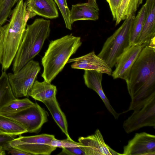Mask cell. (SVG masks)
<instances>
[{
  "instance_id": "1",
  "label": "cell",
  "mask_w": 155,
  "mask_h": 155,
  "mask_svg": "<svg viewBox=\"0 0 155 155\" xmlns=\"http://www.w3.org/2000/svg\"><path fill=\"white\" fill-rule=\"evenodd\" d=\"M126 82L131 101L122 114L139 108L155 95V47L143 48Z\"/></svg>"
},
{
  "instance_id": "2",
  "label": "cell",
  "mask_w": 155,
  "mask_h": 155,
  "mask_svg": "<svg viewBox=\"0 0 155 155\" xmlns=\"http://www.w3.org/2000/svg\"><path fill=\"white\" fill-rule=\"evenodd\" d=\"M81 44V37L72 34L51 41L41 59L44 80L51 83Z\"/></svg>"
},
{
  "instance_id": "3",
  "label": "cell",
  "mask_w": 155,
  "mask_h": 155,
  "mask_svg": "<svg viewBox=\"0 0 155 155\" xmlns=\"http://www.w3.org/2000/svg\"><path fill=\"white\" fill-rule=\"evenodd\" d=\"M50 21L38 18L27 25L22 39L13 61L12 70L15 73L40 52L50 32Z\"/></svg>"
},
{
  "instance_id": "4",
  "label": "cell",
  "mask_w": 155,
  "mask_h": 155,
  "mask_svg": "<svg viewBox=\"0 0 155 155\" xmlns=\"http://www.w3.org/2000/svg\"><path fill=\"white\" fill-rule=\"evenodd\" d=\"M30 18L25 2L23 0H18L10 22L5 25L1 64L2 71H6L13 61L22 41L27 22Z\"/></svg>"
},
{
  "instance_id": "5",
  "label": "cell",
  "mask_w": 155,
  "mask_h": 155,
  "mask_svg": "<svg viewBox=\"0 0 155 155\" xmlns=\"http://www.w3.org/2000/svg\"><path fill=\"white\" fill-rule=\"evenodd\" d=\"M135 14L130 15L105 42L98 56L112 68L120 56L131 45L130 31Z\"/></svg>"
},
{
  "instance_id": "6",
  "label": "cell",
  "mask_w": 155,
  "mask_h": 155,
  "mask_svg": "<svg viewBox=\"0 0 155 155\" xmlns=\"http://www.w3.org/2000/svg\"><path fill=\"white\" fill-rule=\"evenodd\" d=\"M40 70L39 63L32 59L17 72L7 74L10 85L16 98L29 96V92Z\"/></svg>"
},
{
  "instance_id": "7",
  "label": "cell",
  "mask_w": 155,
  "mask_h": 155,
  "mask_svg": "<svg viewBox=\"0 0 155 155\" xmlns=\"http://www.w3.org/2000/svg\"><path fill=\"white\" fill-rule=\"evenodd\" d=\"M54 135L47 134L28 136L21 135L10 141L11 147L20 150L29 155H50L56 147L50 144Z\"/></svg>"
},
{
  "instance_id": "8",
  "label": "cell",
  "mask_w": 155,
  "mask_h": 155,
  "mask_svg": "<svg viewBox=\"0 0 155 155\" xmlns=\"http://www.w3.org/2000/svg\"><path fill=\"white\" fill-rule=\"evenodd\" d=\"M4 116L18 123L27 132L32 133L40 131L48 121V114L45 109L35 103L20 112Z\"/></svg>"
},
{
  "instance_id": "9",
  "label": "cell",
  "mask_w": 155,
  "mask_h": 155,
  "mask_svg": "<svg viewBox=\"0 0 155 155\" xmlns=\"http://www.w3.org/2000/svg\"><path fill=\"white\" fill-rule=\"evenodd\" d=\"M123 123L125 132L130 134L146 127H155V95L141 107L135 109Z\"/></svg>"
},
{
  "instance_id": "10",
  "label": "cell",
  "mask_w": 155,
  "mask_h": 155,
  "mask_svg": "<svg viewBox=\"0 0 155 155\" xmlns=\"http://www.w3.org/2000/svg\"><path fill=\"white\" fill-rule=\"evenodd\" d=\"M123 155H155V136L145 132L136 133L124 147Z\"/></svg>"
},
{
  "instance_id": "11",
  "label": "cell",
  "mask_w": 155,
  "mask_h": 155,
  "mask_svg": "<svg viewBox=\"0 0 155 155\" xmlns=\"http://www.w3.org/2000/svg\"><path fill=\"white\" fill-rule=\"evenodd\" d=\"M145 46L131 45L117 60L115 68L111 75L114 79L120 78L127 81L131 69L143 48Z\"/></svg>"
},
{
  "instance_id": "12",
  "label": "cell",
  "mask_w": 155,
  "mask_h": 155,
  "mask_svg": "<svg viewBox=\"0 0 155 155\" xmlns=\"http://www.w3.org/2000/svg\"><path fill=\"white\" fill-rule=\"evenodd\" d=\"M81 148L85 155H121L105 143L100 130L97 129L94 134L78 139Z\"/></svg>"
},
{
  "instance_id": "13",
  "label": "cell",
  "mask_w": 155,
  "mask_h": 155,
  "mask_svg": "<svg viewBox=\"0 0 155 155\" xmlns=\"http://www.w3.org/2000/svg\"><path fill=\"white\" fill-rule=\"evenodd\" d=\"M72 62L71 68L97 71L111 75L112 68L102 59L93 51L85 55L74 58H70L67 63Z\"/></svg>"
},
{
  "instance_id": "14",
  "label": "cell",
  "mask_w": 155,
  "mask_h": 155,
  "mask_svg": "<svg viewBox=\"0 0 155 155\" xmlns=\"http://www.w3.org/2000/svg\"><path fill=\"white\" fill-rule=\"evenodd\" d=\"M145 18L143 28L136 44L149 45L155 42V0H146Z\"/></svg>"
},
{
  "instance_id": "15",
  "label": "cell",
  "mask_w": 155,
  "mask_h": 155,
  "mask_svg": "<svg viewBox=\"0 0 155 155\" xmlns=\"http://www.w3.org/2000/svg\"><path fill=\"white\" fill-rule=\"evenodd\" d=\"M103 73L97 71L84 70L83 78L87 87L95 91L103 101L107 109L114 118H118L120 114L117 112L112 107L103 91L102 81Z\"/></svg>"
},
{
  "instance_id": "16",
  "label": "cell",
  "mask_w": 155,
  "mask_h": 155,
  "mask_svg": "<svg viewBox=\"0 0 155 155\" xmlns=\"http://www.w3.org/2000/svg\"><path fill=\"white\" fill-rule=\"evenodd\" d=\"M99 12L96 0H87L86 3L73 5L70 10L71 23L72 25L77 21L97 20L99 17Z\"/></svg>"
},
{
  "instance_id": "17",
  "label": "cell",
  "mask_w": 155,
  "mask_h": 155,
  "mask_svg": "<svg viewBox=\"0 0 155 155\" xmlns=\"http://www.w3.org/2000/svg\"><path fill=\"white\" fill-rule=\"evenodd\" d=\"M26 9L31 18L36 15L50 19L57 18L58 13L53 0H26Z\"/></svg>"
},
{
  "instance_id": "18",
  "label": "cell",
  "mask_w": 155,
  "mask_h": 155,
  "mask_svg": "<svg viewBox=\"0 0 155 155\" xmlns=\"http://www.w3.org/2000/svg\"><path fill=\"white\" fill-rule=\"evenodd\" d=\"M56 86L44 80H35L30 90L28 96L42 103L45 101L56 97Z\"/></svg>"
},
{
  "instance_id": "19",
  "label": "cell",
  "mask_w": 155,
  "mask_h": 155,
  "mask_svg": "<svg viewBox=\"0 0 155 155\" xmlns=\"http://www.w3.org/2000/svg\"><path fill=\"white\" fill-rule=\"evenodd\" d=\"M51 114L54 120L65 134L67 138H71L68 130V124L66 116L61 110L56 97L43 102Z\"/></svg>"
},
{
  "instance_id": "20",
  "label": "cell",
  "mask_w": 155,
  "mask_h": 155,
  "mask_svg": "<svg viewBox=\"0 0 155 155\" xmlns=\"http://www.w3.org/2000/svg\"><path fill=\"white\" fill-rule=\"evenodd\" d=\"M27 132L18 123L0 114V135L20 136Z\"/></svg>"
},
{
  "instance_id": "21",
  "label": "cell",
  "mask_w": 155,
  "mask_h": 155,
  "mask_svg": "<svg viewBox=\"0 0 155 155\" xmlns=\"http://www.w3.org/2000/svg\"><path fill=\"white\" fill-rule=\"evenodd\" d=\"M143 0H122L116 14L115 21L117 25L135 12Z\"/></svg>"
},
{
  "instance_id": "22",
  "label": "cell",
  "mask_w": 155,
  "mask_h": 155,
  "mask_svg": "<svg viewBox=\"0 0 155 155\" xmlns=\"http://www.w3.org/2000/svg\"><path fill=\"white\" fill-rule=\"evenodd\" d=\"M16 98L10 85L7 74L2 71L0 76V109Z\"/></svg>"
},
{
  "instance_id": "23",
  "label": "cell",
  "mask_w": 155,
  "mask_h": 155,
  "mask_svg": "<svg viewBox=\"0 0 155 155\" xmlns=\"http://www.w3.org/2000/svg\"><path fill=\"white\" fill-rule=\"evenodd\" d=\"M146 6L144 4L134 19L131 27L130 36V45L136 44L143 26L146 12Z\"/></svg>"
},
{
  "instance_id": "24",
  "label": "cell",
  "mask_w": 155,
  "mask_h": 155,
  "mask_svg": "<svg viewBox=\"0 0 155 155\" xmlns=\"http://www.w3.org/2000/svg\"><path fill=\"white\" fill-rule=\"evenodd\" d=\"M34 104L28 98H15L0 109V114L5 115L20 112Z\"/></svg>"
},
{
  "instance_id": "25",
  "label": "cell",
  "mask_w": 155,
  "mask_h": 155,
  "mask_svg": "<svg viewBox=\"0 0 155 155\" xmlns=\"http://www.w3.org/2000/svg\"><path fill=\"white\" fill-rule=\"evenodd\" d=\"M63 18L66 28L72 29V25L70 20V10L67 4L66 0H54Z\"/></svg>"
},
{
  "instance_id": "26",
  "label": "cell",
  "mask_w": 155,
  "mask_h": 155,
  "mask_svg": "<svg viewBox=\"0 0 155 155\" xmlns=\"http://www.w3.org/2000/svg\"><path fill=\"white\" fill-rule=\"evenodd\" d=\"M18 0H3L0 10V26L5 22L9 16L11 10Z\"/></svg>"
},
{
  "instance_id": "27",
  "label": "cell",
  "mask_w": 155,
  "mask_h": 155,
  "mask_svg": "<svg viewBox=\"0 0 155 155\" xmlns=\"http://www.w3.org/2000/svg\"><path fill=\"white\" fill-rule=\"evenodd\" d=\"M51 146L56 147L62 148L74 147H81L80 143L73 140L71 138H67L66 139L59 140L54 138L50 142Z\"/></svg>"
},
{
  "instance_id": "28",
  "label": "cell",
  "mask_w": 155,
  "mask_h": 155,
  "mask_svg": "<svg viewBox=\"0 0 155 155\" xmlns=\"http://www.w3.org/2000/svg\"><path fill=\"white\" fill-rule=\"evenodd\" d=\"M61 152L58 154L68 155H85L81 147H74L62 148Z\"/></svg>"
},
{
  "instance_id": "29",
  "label": "cell",
  "mask_w": 155,
  "mask_h": 155,
  "mask_svg": "<svg viewBox=\"0 0 155 155\" xmlns=\"http://www.w3.org/2000/svg\"><path fill=\"white\" fill-rule=\"evenodd\" d=\"M122 0H107L108 3L113 19L115 20L116 12L119 8Z\"/></svg>"
},
{
  "instance_id": "30",
  "label": "cell",
  "mask_w": 155,
  "mask_h": 155,
  "mask_svg": "<svg viewBox=\"0 0 155 155\" xmlns=\"http://www.w3.org/2000/svg\"><path fill=\"white\" fill-rule=\"evenodd\" d=\"M16 137L15 136L0 135V145L5 150L7 151L11 147L9 144V142Z\"/></svg>"
},
{
  "instance_id": "31",
  "label": "cell",
  "mask_w": 155,
  "mask_h": 155,
  "mask_svg": "<svg viewBox=\"0 0 155 155\" xmlns=\"http://www.w3.org/2000/svg\"><path fill=\"white\" fill-rule=\"evenodd\" d=\"M5 26H0V64H2L3 53V40Z\"/></svg>"
},
{
  "instance_id": "32",
  "label": "cell",
  "mask_w": 155,
  "mask_h": 155,
  "mask_svg": "<svg viewBox=\"0 0 155 155\" xmlns=\"http://www.w3.org/2000/svg\"><path fill=\"white\" fill-rule=\"evenodd\" d=\"M9 154L12 155H29V154L19 149L11 147L7 150Z\"/></svg>"
},
{
  "instance_id": "33",
  "label": "cell",
  "mask_w": 155,
  "mask_h": 155,
  "mask_svg": "<svg viewBox=\"0 0 155 155\" xmlns=\"http://www.w3.org/2000/svg\"><path fill=\"white\" fill-rule=\"evenodd\" d=\"M5 150H4L3 147L0 145V155H5L6 154Z\"/></svg>"
},
{
  "instance_id": "34",
  "label": "cell",
  "mask_w": 155,
  "mask_h": 155,
  "mask_svg": "<svg viewBox=\"0 0 155 155\" xmlns=\"http://www.w3.org/2000/svg\"><path fill=\"white\" fill-rule=\"evenodd\" d=\"M3 0H0V10L1 9Z\"/></svg>"
},
{
  "instance_id": "35",
  "label": "cell",
  "mask_w": 155,
  "mask_h": 155,
  "mask_svg": "<svg viewBox=\"0 0 155 155\" xmlns=\"http://www.w3.org/2000/svg\"></svg>"
}]
</instances>
